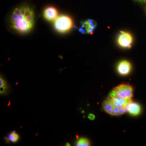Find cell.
Listing matches in <instances>:
<instances>
[{
  "instance_id": "cell-1",
  "label": "cell",
  "mask_w": 146,
  "mask_h": 146,
  "mask_svg": "<svg viewBox=\"0 0 146 146\" xmlns=\"http://www.w3.org/2000/svg\"><path fill=\"white\" fill-rule=\"evenodd\" d=\"M35 13L31 7L23 5L15 9L11 15V27L19 32L26 33L33 27Z\"/></svg>"
},
{
  "instance_id": "cell-2",
  "label": "cell",
  "mask_w": 146,
  "mask_h": 146,
  "mask_svg": "<svg viewBox=\"0 0 146 146\" xmlns=\"http://www.w3.org/2000/svg\"><path fill=\"white\" fill-rule=\"evenodd\" d=\"M133 89L128 84H122L114 88L109 94V97L124 99H131L133 96Z\"/></svg>"
},
{
  "instance_id": "cell-3",
  "label": "cell",
  "mask_w": 146,
  "mask_h": 146,
  "mask_svg": "<svg viewBox=\"0 0 146 146\" xmlns=\"http://www.w3.org/2000/svg\"><path fill=\"white\" fill-rule=\"evenodd\" d=\"M73 25L72 18L67 15H60L54 21L55 28L61 33H65L70 31Z\"/></svg>"
},
{
  "instance_id": "cell-4",
  "label": "cell",
  "mask_w": 146,
  "mask_h": 146,
  "mask_svg": "<svg viewBox=\"0 0 146 146\" xmlns=\"http://www.w3.org/2000/svg\"><path fill=\"white\" fill-rule=\"evenodd\" d=\"M133 41V36L130 33L127 32L120 31L117 39V43L120 46L124 48H130Z\"/></svg>"
},
{
  "instance_id": "cell-5",
  "label": "cell",
  "mask_w": 146,
  "mask_h": 146,
  "mask_svg": "<svg viewBox=\"0 0 146 146\" xmlns=\"http://www.w3.org/2000/svg\"><path fill=\"white\" fill-rule=\"evenodd\" d=\"M103 108L107 113L113 116H119L127 112L126 109H121L116 107L108 98L104 102Z\"/></svg>"
},
{
  "instance_id": "cell-6",
  "label": "cell",
  "mask_w": 146,
  "mask_h": 146,
  "mask_svg": "<svg viewBox=\"0 0 146 146\" xmlns=\"http://www.w3.org/2000/svg\"><path fill=\"white\" fill-rule=\"evenodd\" d=\"M131 70V64L130 62L126 60L120 61L117 67L118 72L122 76H126L129 74Z\"/></svg>"
},
{
  "instance_id": "cell-7",
  "label": "cell",
  "mask_w": 146,
  "mask_h": 146,
  "mask_svg": "<svg viewBox=\"0 0 146 146\" xmlns=\"http://www.w3.org/2000/svg\"><path fill=\"white\" fill-rule=\"evenodd\" d=\"M44 16L47 21H55L58 17V11L54 7H48L45 9Z\"/></svg>"
},
{
  "instance_id": "cell-8",
  "label": "cell",
  "mask_w": 146,
  "mask_h": 146,
  "mask_svg": "<svg viewBox=\"0 0 146 146\" xmlns=\"http://www.w3.org/2000/svg\"><path fill=\"white\" fill-rule=\"evenodd\" d=\"M127 109L129 114L134 116L141 115L143 110L142 106L140 104L132 102L128 105Z\"/></svg>"
},
{
  "instance_id": "cell-9",
  "label": "cell",
  "mask_w": 146,
  "mask_h": 146,
  "mask_svg": "<svg viewBox=\"0 0 146 146\" xmlns=\"http://www.w3.org/2000/svg\"><path fill=\"white\" fill-rule=\"evenodd\" d=\"M7 138H8L9 141L13 142V143H16L19 140L20 136L18 134L16 133V131H13L12 133L9 134Z\"/></svg>"
},
{
  "instance_id": "cell-10",
  "label": "cell",
  "mask_w": 146,
  "mask_h": 146,
  "mask_svg": "<svg viewBox=\"0 0 146 146\" xmlns=\"http://www.w3.org/2000/svg\"><path fill=\"white\" fill-rule=\"evenodd\" d=\"M76 145L77 146H90V141L87 138H80L77 142Z\"/></svg>"
},
{
  "instance_id": "cell-11",
  "label": "cell",
  "mask_w": 146,
  "mask_h": 146,
  "mask_svg": "<svg viewBox=\"0 0 146 146\" xmlns=\"http://www.w3.org/2000/svg\"><path fill=\"white\" fill-rule=\"evenodd\" d=\"M6 85L7 83L5 80H4L1 77V78H0V88H1L3 86H6Z\"/></svg>"
},
{
  "instance_id": "cell-12",
  "label": "cell",
  "mask_w": 146,
  "mask_h": 146,
  "mask_svg": "<svg viewBox=\"0 0 146 146\" xmlns=\"http://www.w3.org/2000/svg\"><path fill=\"white\" fill-rule=\"evenodd\" d=\"M7 86H3V87L1 88V90H0V93H1V94H5V92H6V91L7 89Z\"/></svg>"
},
{
  "instance_id": "cell-13",
  "label": "cell",
  "mask_w": 146,
  "mask_h": 146,
  "mask_svg": "<svg viewBox=\"0 0 146 146\" xmlns=\"http://www.w3.org/2000/svg\"><path fill=\"white\" fill-rule=\"evenodd\" d=\"M88 118L89 119L93 121V120L95 119V118H96V117H95V115H94V114H89V115H88Z\"/></svg>"
},
{
  "instance_id": "cell-14",
  "label": "cell",
  "mask_w": 146,
  "mask_h": 146,
  "mask_svg": "<svg viewBox=\"0 0 146 146\" xmlns=\"http://www.w3.org/2000/svg\"><path fill=\"white\" fill-rule=\"evenodd\" d=\"M66 146H71V145H70V144L69 143H66Z\"/></svg>"
},
{
  "instance_id": "cell-15",
  "label": "cell",
  "mask_w": 146,
  "mask_h": 146,
  "mask_svg": "<svg viewBox=\"0 0 146 146\" xmlns=\"http://www.w3.org/2000/svg\"><path fill=\"white\" fill-rule=\"evenodd\" d=\"M134 1H136V0H134Z\"/></svg>"
}]
</instances>
